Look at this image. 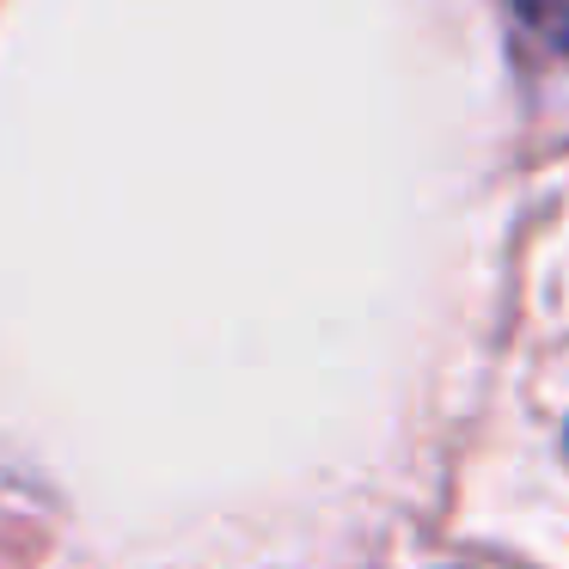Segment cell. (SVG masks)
I'll list each match as a JSON object with an SVG mask.
<instances>
[{
    "label": "cell",
    "mask_w": 569,
    "mask_h": 569,
    "mask_svg": "<svg viewBox=\"0 0 569 569\" xmlns=\"http://www.w3.org/2000/svg\"><path fill=\"white\" fill-rule=\"evenodd\" d=\"M508 13L527 38H539L545 50L569 56V0H508Z\"/></svg>",
    "instance_id": "cell-1"
}]
</instances>
